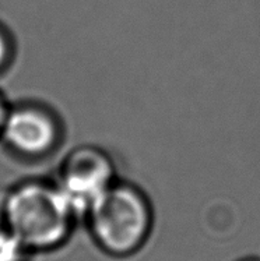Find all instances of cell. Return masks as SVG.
<instances>
[{
    "instance_id": "4",
    "label": "cell",
    "mask_w": 260,
    "mask_h": 261,
    "mask_svg": "<svg viewBox=\"0 0 260 261\" xmlns=\"http://www.w3.org/2000/svg\"><path fill=\"white\" fill-rule=\"evenodd\" d=\"M2 132L11 148L26 155L43 154L56 140V127L52 119L31 108L7 113Z\"/></svg>"
},
{
    "instance_id": "3",
    "label": "cell",
    "mask_w": 260,
    "mask_h": 261,
    "mask_svg": "<svg viewBox=\"0 0 260 261\" xmlns=\"http://www.w3.org/2000/svg\"><path fill=\"white\" fill-rule=\"evenodd\" d=\"M113 183L111 161L100 151L88 148L70 156L58 187L75 215H87Z\"/></svg>"
},
{
    "instance_id": "1",
    "label": "cell",
    "mask_w": 260,
    "mask_h": 261,
    "mask_svg": "<svg viewBox=\"0 0 260 261\" xmlns=\"http://www.w3.org/2000/svg\"><path fill=\"white\" fill-rule=\"evenodd\" d=\"M87 215L97 242L106 253L117 257L136 253L153 228L149 198L132 185L113 183Z\"/></svg>"
},
{
    "instance_id": "8",
    "label": "cell",
    "mask_w": 260,
    "mask_h": 261,
    "mask_svg": "<svg viewBox=\"0 0 260 261\" xmlns=\"http://www.w3.org/2000/svg\"><path fill=\"white\" fill-rule=\"evenodd\" d=\"M242 261H260L259 258H246V260H242Z\"/></svg>"
},
{
    "instance_id": "6",
    "label": "cell",
    "mask_w": 260,
    "mask_h": 261,
    "mask_svg": "<svg viewBox=\"0 0 260 261\" xmlns=\"http://www.w3.org/2000/svg\"><path fill=\"white\" fill-rule=\"evenodd\" d=\"M6 56H7V43H6V39L3 38V35L0 34V67H2V64L5 63Z\"/></svg>"
},
{
    "instance_id": "2",
    "label": "cell",
    "mask_w": 260,
    "mask_h": 261,
    "mask_svg": "<svg viewBox=\"0 0 260 261\" xmlns=\"http://www.w3.org/2000/svg\"><path fill=\"white\" fill-rule=\"evenodd\" d=\"M5 217L27 249H51L63 242L76 215L58 186L28 183L7 196Z\"/></svg>"
},
{
    "instance_id": "7",
    "label": "cell",
    "mask_w": 260,
    "mask_h": 261,
    "mask_svg": "<svg viewBox=\"0 0 260 261\" xmlns=\"http://www.w3.org/2000/svg\"><path fill=\"white\" fill-rule=\"evenodd\" d=\"M6 116H7V113L5 111V107H3V102L0 101V132H2V128H3V123L6 120Z\"/></svg>"
},
{
    "instance_id": "5",
    "label": "cell",
    "mask_w": 260,
    "mask_h": 261,
    "mask_svg": "<svg viewBox=\"0 0 260 261\" xmlns=\"http://www.w3.org/2000/svg\"><path fill=\"white\" fill-rule=\"evenodd\" d=\"M27 247L7 226L0 228V261H22Z\"/></svg>"
}]
</instances>
